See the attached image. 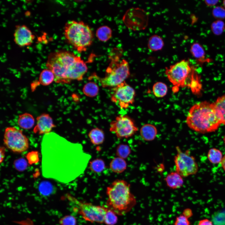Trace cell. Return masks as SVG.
<instances>
[{
    "label": "cell",
    "mask_w": 225,
    "mask_h": 225,
    "mask_svg": "<svg viewBox=\"0 0 225 225\" xmlns=\"http://www.w3.org/2000/svg\"><path fill=\"white\" fill-rule=\"evenodd\" d=\"M72 143L54 132L44 135L41 143L42 174L64 183L70 182Z\"/></svg>",
    "instance_id": "obj_1"
},
{
    "label": "cell",
    "mask_w": 225,
    "mask_h": 225,
    "mask_svg": "<svg viewBox=\"0 0 225 225\" xmlns=\"http://www.w3.org/2000/svg\"><path fill=\"white\" fill-rule=\"evenodd\" d=\"M186 123L192 130L202 134L215 132L221 124L213 102L205 101L196 103L191 107Z\"/></svg>",
    "instance_id": "obj_2"
},
{
    "label": "cell",
    "mask_w": 225,
    "mask_h": 225,
    "mask_svg": "<svg viewBox=\"0 0 225 225\" xmlns=\"http://www.w3.org/2000/svg\"><path fill=\"white\" fill-rule=\"evenodd\" d=\"M106 194V206L118 216L126 214L137 203L136 198L131 192L130 184L123 179L113 181L107 187Z\"/></svg>",
    "instance_id": "obj_3"
},
{
    "label": "cell",
    "mask_w": 225,
    "mask_h": 225,
    "mask_svg": "<svg viewBox=\"0 0 225 225\" xmlns=\"http://www.w3.org/2000/svg\"><path fill=\"white\" fill-rule=\"evenodd\" d=\"M64 34L68 42L79 52L85 51L91 45L93 38L91 28L82 21L68 22L64 28Z\"/></svg>",
    "instance_id": "obj_4"
},
{
    "label": "cell",
    "mask_w": 225,
    "mask_h": 225,
    "mask_svg": "<svg viewBox=\"0 0 225 225\" xmlns=\"http://www.w3.org/2000/svg\"><path fill=\"white\" fill-rule=\"evenodd\" d=\"M78 56L66 50L51 52L48 56L46 66L53 73L54 81L57 83H69L67 77V72Z\"/></svg>",
    "instance_id": "obj_5"
},
{
    "label": "cell",
    "mask_w": 225,
    "mask_h": 225,
    "mask_svg": "<svg viewBox=\"0 0 225 225\" xmlns=\"http://www.w3.org/2000/svg\"><path fill=\"white\" fill-rule=\"evenodd\" d=\"M111 55L110 62L107 68L104 77L99 81L103 88H114L120 84L130 75L129 65L124 59L121 60L119 55Z\"/></svg>",
    "instance_id": "obj_6"
},
{
    "label": "cell",
    "mask_w": 225,
    "mask_h": 225,
    "mask_svg": "<svg viewBox=\"0 0 225 225\" xmlns=\"http://www.w3.org/2000/svg\"><path fill=\"white\" fill-rule=\"evenodd\" d=\"M194 70L188 60H182L166 68L165 74L174 87L173 90L177 91L180 87L189 86V79L193 78Z\"/></svg>",
    "instance_id": "obj_7"
},
{
    "label": "cell",
    "mask_w": 225,
    "mask_h": 225,
    "mask_svg": "<svg viewBox=\"0 0 225 225\" xmlns=\"http://www.w3.org/2000/svg\"><path fill=\"white\" fill-rule=\"evenodd\" d=\"M68 198L74 205V211L85 221L92 223H104L105 216L108 210L105 205H96L80 200L69 195Z\"/></svg>",
    "instance_id": "obj_8"
},
{
    "label": "cell",
    "mask_w": 225,
    "mask_h": 225,
    "mask_svg": "<svg viewBox=\"0 0 225 225\" xmlns=\"http://www.w3.org/2000/svg\"><path fill=\"white\" fill-rule=\"evenodd\" d=\"M176 149L177 153L174 159L176 172L183 178L196 174L198 166L195 157L190 154L188 150L182 151L178 146Z\"/></svg>",
    "instance_id": "obj_9"
},
{
    "label": "cell",
    "mask_w": 225,
    "mask_h": 225,
    "mask_svg": "<svg viewBox=\"0 0 225 225\" xmlns=\"http://www.w3.org/2000/svg\"><path fill=\"white\" fill-rule=\"evenodd\" d=\"M3 141L8 148L15 152H23L29 148L28 138L22 130L15 127H8L5 129Z\"/></svg>",
    "instance_id": "obj_10"
},
{
    "label": "cell",
    "mask_w": 225,
    "mask_h": 225,
    "mask_svg": "<svg viewBox=\"0 0 225 225\" xmlns=\"http://www.w3.org/2000/svg\"><path fill=\"white\" fill-rule=\"evenodd\" d=\"M138 129L133 120L127 115L118 116L110 123L109 131L119 139L131 137Z\"/></svg>",
    "instance_id": "obj_11"
},
{
    "label": "cell",
    "mask_w": 225,
    "mask_h": 225,
    "mask_svg": "<svg viewBox=\"0 0 225 225\" xmlns=\"http://www.w3.org/2000/svg\"><path fill=\"white\" fill-rule=\"evenodd\" d=\"M135 96V90L125 81L113 88L110 99L120 108L126 109L133 103Z\"/></svg>",
    "instance_id": "obj_12"
},
{
    "label": "cell",
    "mask_w": 225,
    "mask_h": 225,
    "mask_svg": "<svg viewBox=\"0 0 225 225\" xmlns=\"http://www.w3.org/2000/svg\"><path fill=\"white\" fill-rule=\"evenodd\" d=\"M13 36L15 43L21 47L31 45L35 38L31 31L25 25H17Z\"/></svg>",
    "instance_id": "obj_13"
},
{
    "label": "cell",
    "mask_w": 225,
    "mask_h": 225,
    "mask_svg": "<svg viewBox=\"0 0 225 225\" xmlns=\"http://www.w3.org/2000/svg\"><path fill=\"white\" fill-rule=\"evenodd\" d=\"M86 62L78 56L67 73V78L69 83L72 80L82 81L88 71Z\"/></svg>",
    "instance_id": "obj_14"
},
{
    "label": "cell",
    "mask_w": 225,
    "mask_h": 225,
    "mask_svg": "<svg viewBox=\"0 0 225 225\" xmlns=\"http://www.w3.org/2000/svg\"><path fill=\"white\" fill-rule=\"evenodd\" d=\"M36 121V124L33 130L35 133L48 134L55 127L52 118L48 114H42L37 117Z\"/></svg>",
    "instance_id": "obj_15"
},
{
    "label": "cell",
    "mask_w": 225,
    "mask_h": 225,
    "mask_svg": "<svg viewBox=\"0 0 225 225\" xmlns=\"http://www.w3.org/2000/svg\"><path fill=\"white\" fill-rule=\"evenodd\" d=\"M183 178L176 172H172L168 174L165 178L166 185L172 189H178L184 183Z\"/></svg>",
    "instance_id": "obj_16"
},
{
    "label": "cell",
    "mask_w": 225,
    "mask_h": 225,
    "mask_svg": "<svg viewBox=\"0 0 225 225\" xmlns=\"http://www.w3.org/2000/svg\"><path fill=\"white\" fill-rule=\"evenodd\" d=\"M141 137L144 140L151 141L154 140L157 133V129L154 125L148 123L143 125L140 130Z\"/></svg>",
    "instance_id": "obj_17"
},
{
    "label": "cell",
    "mask_w": 225,
    "mask_h": 225,
    "mask_svg": "<svg viewBox=\"0 0 225 225\" xmlns=\"http://www.w3.org/2000/svg\"><path fill=\"white\" fill-rule=\"evenodd\" d=\"M213 104L221 124L225 125V95L218 98Z\"/></svg>",
    "instance_id": "obj_18"
},
{
    "label": "cell",
    "mask_w": 225,
    "mask_h": 225,
    "mask_svg": "<svg viewBox=\"0 0 225 225\" xmlns=\"http://www.w3.org/2000/svg\"><path fill=\"white\" fill-rule=\"evenodd\" d=\"M88 137L91 143L94 145H101L105 140L104 132L98 127L92 129L88 133Z\"/></svg>",
    "instance_id": "obj_19"
},
{
    "label": "cell",
    "mask_w": 225,
    "mask_h": 225,
    "mask_svg": "<svg viewBox=\"0 0 225 225\" xmlns=\"http://www.w3.org/2000/svg\"><path fill=\"white\" fill-rule=\"evenodd\" d=\"M111 170L116 173H121L125 171L127 164L125 159L117 157L113 158L109 164Z\"/></svg>",
    "instance_id": "obj_20"
},
{
    "label": "cell",
    "mask_w": 225,
    "mask_h": 225,
    "mask_svg": "<svg viewBox=\"0 0 225 225\" xmlns=\"http://www.w3.org/2000/svg\"><path fill=\"white\" fill-rule=\"evenodd\" d=\"M18 123L20 128L25 129H29L33 127L35 120L32 115L25 113L19 116Z\"/></svg>",
    "instance_id": "obj_21"
},
{
    "label": "cell",
    "mask_w": 225,
    "mask_h": 225,
    "mask_svg": "<svg viewBox=\"0 0 225 225\" xmlns=\"http://www.w3.org/2000/svg\"><path fill=\"white\" fill-rule=\"evenodd\" d=\"M82 91L84 94L87 97L93 98L98 95L99 88L95 82L90 81L84 85Z\"/></svg>",
    "instance_id": "obj_22"
},
{
    "label": "cell",
    "mask_w": 225,
    "mask_h": 225,
    "mask_svg": "<svg viewBox=\"0 0 225 225\" xmlns=\"http://www.w3.org/2000/svg\"><path fill=\"white\" fill-rule=\"evenodd\" d=\"M163 45L164 42L162 38L158 35H153L148 40V47L152 51H156L161 50Z\"/></svg>",
    "instance_id": "obj_23"
},
{
    "label": "cell",
    "mask_w": 225,
    "mask_h": 225,
    "mask_svg": "<svg viewBox=\"0 0 225 225\" xmlns=\"http://www.w3.org/2000/svg\"><path fill=\"white\" fill-rule=\"evenodd\" d=\"M55 77L53 72L48 69H44L41 72L39 77L40 83L44 86H48L54 81Z\"/></svg>",
    "instance_id": "obj_24"
},
{
    "label": "cell",
    "mask_w": 225,
    "mask_h": 225,
    "mask_svg": "<svg viewBox=\"0 0 225 225\" xmlns=\"http://www.w3.org/2000/svg\"><path fill=\"white\" fill-rule=\"evenodd\" d=\"M223 156L220 150L217 148H212L208 150L207 158L212 163L217 164L221 163Z\"/></svg>",
    "instance_id": "obj_25"
},
{
    "label": "cell",
    "mask_w": 225,
    "mask_h": 225,
    "mask_svg": "<svg viewBox=\"0 0 225 225\" xmlns=\"http://www.w3.org/2000/svg\"><path fill=\"white\" fill-rule=\"evenodd\" d=\"M152 90L153 93L156 97L162 98L167 94L168 88L167 85L165 83L158 82L153 84Z\"/></svg>",
    "instance_id": "obj_26"
},
{
    "label": "cell",
    "mask_w": 225,
    "mask_h": 225,
    "mask_svg": "<svg viewBox=\"0 0 225 225\" xmlns=\"http://www.w3.org/2000/svg\"><path fill=\"white\" fill-rule=\"evenodd\" d=\"M96 36L99 40L106 42L112 37V31L110 28L107 26H102L98 29L96 31Z\"/></svg>",
    "instance_id": "obj_27"
},
{
    "label": "cell",
    "mask_w": 225,
    "mask_h": 225,
    "mask_svg": "<svg viewBox=\"0 0 225 225\" xmlns=\"http://www.w3.org/2000/svg\"><path fill=\"white\" fill-rule=\"evenodd\" d=\"M89 167L90 170L96 173H99L105 169L106 165L104 161L101 158H96L89 162Z\"/></svg>",
    "instance_id": "obj_28"
},
{
    "label": "cell",
    "mask_w": 225,
    "mask_h": 225,
    "mask_svg": "<svg viewBox=\"0 0 225 225\" xmlns=\"http://www.w3.org/2000/svg\"><path fill=\"white\" fill-rule=\"evenodd\" d=\"M131 150L127 145L121 144L118 145L116 150V155L117 157L125 159L130 155Z\"/></svg>",
    "instance_id": "obj_29"
},
{
    "label": "cell",
    "mask_w": 225,
    "mask_h": 225,
    "mask_svg": "<svg viewBox=\"0 0 225 225\" xmlns=\"http://www.w3.org/2000/svg\"><path fill=\"white\" fill-rule=\"evenodd\" d=\"M190 52L196 58L201 59L204 58L205 53L202 48L199 44L195 43L191 46Z\"/></svg>",
    "instance_id": "obj_30"
},
{
    "label": "cell",
    "mask_w": 225,
    "mask_h": 225,
    "mask_svg": "<svg viewBox=\"0 0 225 225\" xmlns=\"http://www.w3.org/2000/svg\"><path fill=\"white\" fill-rule=\"evenodd\" d=\"M118 221V215L108 208L105 216L104 223L106 225H115L117 223Z\"/></svg>",
    "instance_id": "obj_31"
},
{
    "label": "cell",
    "mask_w": 225,
    "mask_h": 225,
    "mask_svg": "<svg viewBox=\"0 0 225 225\" xmlns=\"http://www.w3.org/2000/svg\"><path fill=\"white\" fill-rule=\"evenodd\" d=\"M53 187L52 185L48 182H43L41 183L39 187V191L43 195L48 196L53 192Z\"/></svg>",
    "instance_id": "obj_32"
},
{
    "label": "cell",
    "mask_w": 225,
    "mask_h": 225,
    "mask_svg": "<svg viewBox=\"0 0 225 225\" xmlns=\"http://www.w3.org/2000/svg\"><path fill=\"white\" fill-rule=\"evenodd\" d=\"M28 162L30 165L38 163L39 161L38 152L37 151H32L26 155Z\"/></svg>",
    "instance_id": "obj_33"
},
{
    "label": "cell",
    "mask_w": 225,
    "mask_h": 225,
    "mask_svg": "<svg viewBox=\"0 0 225 225\" xmlns=\"http://www.w3.org/2000/svg\"><path fill=\"white\" fill-rule=\"evenodd\" d=\"M59 222L61 225H76L77 220L75 217L69 215L61 218Z\"/></svg>",
    "instance_id": "obj_34"
},
{
    "label": "cell",
    "mask_w": 225,
    "mask_h": 225,
    "mask_svg": "<svg viewBox=\"0 0 225 225\" xmlns=\"http://www.w3.org/2000/svg\"><path fill=\"white\" fill-rule=\"evenodd\" d=\"M174 225H191L188 218L182 214L177 217Z\"/></svg>",
    "instance_id": "obj_35"
},
{
    "label": "cell",
    "mask_w": 225,
    "mask_h": 225,
    "mask_svg": "<svg viewBox=\"0 0 225 225\" xmlns=\"http://www.w3.org/2000/svg\"><path fill=\"white\" fill-rule=\"evenodd\" d=\"M28 164L26 160L23 158H20L16 160L14 162V165L16 169L19 171H22L27 168Z\"/></svg>",
    "instance_id": "obj_36"
},
{
    "label": "cell",
    "mask_w": 225,
    "mask_h": 225,
    "mask_svg": "<svg viewBox=\"0 0 225 225\" xmlns=\"http://www.w3.org/2000/svg\"><path fill=\"white\" fill-rule=\"evenodd\" d=\"M213 14L216 18H222L225 17V11L221 7H217L213 10Z\"/></svg>",
    "instance_id": "obj_37"
},
{
    "label": "cell",
    "mask_w": 225,
    "mask_h": 225,
    "mask_svg": "<svg viewBox=\"0 0 225 225\" xmlns=\"http://www.w3.org/2000/svg\"><path fill=\"white\" fill-rule=\"evenodd\" d=\"M198 225H213V224L212 221L209 219L205 218L199 221Z\"/></svg>",
    "instance_id": "obj_38"
},
{
    "label": "cell",
    "mask_w": 225,
    "mask_h": 225,
    "mask_svg": "<svg viewBox=\"0 0 225 225\" xmlns=\"http://www.w3.org/2000/svg\"><path fill=\"white\" fill-rule=\"evenodd\" d=\"M6 149L5 147L1 146L0 148V162L1 163L3 161L5 156Z\"/></svg>",
    "instance_id": "obj_39"
},
{
    "label": "cell",
    "mask_w": 225,
    "mask_h": 225,
    "mask_svg": "<svg viewBox=\"0 0 225 225\" xmlns=\"http://www.w3.org/2000/svg\"><path fill=\"white\" fill-rule=\"evenodd\" d=\"M182 214L188 218L191 217L192 215V210L188 208L185 209Z\"/></svg>",
    "instance_id": "obj_40"
},
{
    "label": "cell",
    "mask_w": 225,
    "mask_h": 225,
    "mask_svg": "<svg viewBox=\"0 0 225 225\" xmlns=\"http://www.w3.org/2000/svg\"><path fill=\"white\" fill-rule=\"evenodd\" d=\"M217 0H205V2L207 5L208 6H213L216 4L218 2Z\"/></svg>",
    "instance_id": "obj_41"
},
{
    "label": "cell",
    "mask_w": 225,
    "mask_h": 225,
    "mask_svg": "<svg viewBox=\"0 0 225 225\" xmlns=\"http://www.w3.org/2000/svg\"><path fill=\"white\" fill-rule=\"evenodd\" d=\"M221 164L222 168L225 171V154L223 156Z\"/></svg>",
    "instance_id": "obj_42"
},
{
    "label": "cell",
    "mask_w": 225,
    "mask_h": 225,
    "mask_svg": "<svg viewBox=\"0 0 225 225\" xmlns=\"http://www.w3.org/2000/svg\"><path fill=\"white\" fill-rule=\"evenodd\" d=\"M223 140L224 142V144L225 145V135L224 136L223 138Z\"/></svg>",
    "instance_id": "obj_43"
},
{
    "label": "cell",
    "mask_w": 225,
    "mask_h": 225,
    "mask_svg": "<svg viewBox=\"0 0 225 225\" xmlns=\"http://www.w3.org/2000/svg\"><path fill=\"white\" fill-rule=\"evenodd\" d=\"M223 4L224 8H225V0L223 1Z\"/></svg>",
    "instance_id": "obj_44"
}]
</instances>
